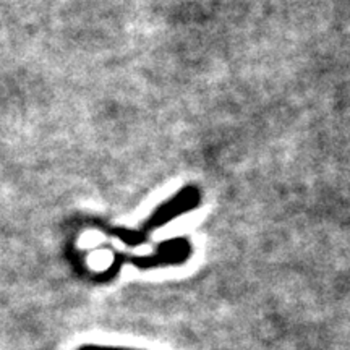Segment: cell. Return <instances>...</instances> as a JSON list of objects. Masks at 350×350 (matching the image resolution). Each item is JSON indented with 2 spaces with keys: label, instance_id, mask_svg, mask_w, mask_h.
<instances>
[{
  "label": "cell",
  "instance_id": "obj_2",
  "mask_svg": "<svg viewBox=\"0 0 350 350\" xmlns=\"http://www.w3.org/2000/svg\"><path fill=\"white\" fill-rule=\"evenodd\" d=\"M77 350H139V349H129V347H116V345H98V344H85Z\"/></svg>",
  "mask_w": 350,
  "mask_h": 350
},
{
  "label": "cell",
  "instance_id": "obj_1",
  "mask_svg": "<svg viewBox=\"0 0 350 350\" xmlns=\"http://www.w3.org/2000/svg\"><path fill=\"white\" fill-rule=\"evenodd\" d=\"M198 201H200V193L195 187L183 188L182 191H178L172 200L167 201V203H164L163 206L157 209V211L148 219L146 226H144L143 229V234H148V232L152 229H157V227L167 224L170 219H174L175 216H180V214L190 211V209H193L196 204H198Z\"/></svg>",
  "mask_w": 350,
  "mask_h": 350
}]
</instances>
